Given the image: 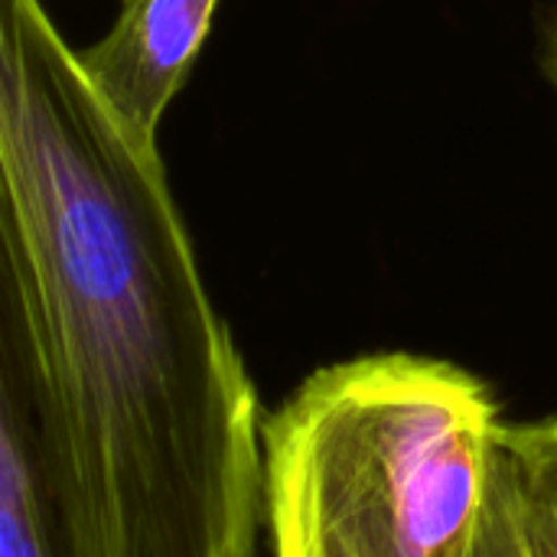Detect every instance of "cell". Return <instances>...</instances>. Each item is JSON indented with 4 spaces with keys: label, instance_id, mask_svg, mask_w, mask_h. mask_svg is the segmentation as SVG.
Returning <instances> with one entry per match:
<instances>
[{
    "label": "cell",
    "instance_id": "1",
    "mask_svg": "<svg viewBox=\"0 0 557 557\" xmlns=\"http://www.w3.org/2000/svg\"><path fill=\"white\" fill-rule=\"evenodd\" d=\"M0 401L59 557H255L264 424L160 144L0 0Z\"/></svg>",
    "mask_w": 557,
    "mask_h": 557
},
{
    "label": "cell",
    "instance_id": "2",
    "mask_svg": "<svg viewBox=\"0 0 557 557\" xmlns=\"http://www.w3.org/2000/svg\"><path fill=\"white\" fill-rule=\"evenodd\" d=\"M503 428L493 388L447 359L317 369L264 421L274 557H473Z\"/></svg>",
    "mask_w": 557,
    "mask_h": 557
},
{
    "label": "cell",
    "instance_id": "3",
    "mask_svg": "<svg viewBox=\"0 0 557 557\" xmlns=\"http://www.w3.org/2000/svg\"><path fill=\"white\" fill-rule=\"evenodd\" d=\"M215 10L219 0H121L111 29L78 49L91 85L147 140L186 85Z\"/></svg>",
    "mask_w": 557,
    "mask_h": 557
},
{
    "label": "cell",
    "instance_id": "4",
    "mask_svg": "<svg viewBox=\"0 0 557 557\" xmlns=\"http://www.w3.org/2000/svg\"><path fill=\"white\" fill-rule=\"evenodd\" d=\"M0 557H59L23 424L0 401Z\"/></svg>",
    "mask_w": 557,
    "mask_h": 557
},
{
    "label": "cell",
    "instance_id": "5",
    "mask_svg": "<svg viewBox=\"0 0 557 557\" xmlns=\"http://www.w3.org/2000/svg\"><path fill=\"white\" fill-rule=\"evenodd\" d=\"M503 463L525 509L557 529V411L503 428Z\"/></svg>",
    "mask_w": 557,
    "mask_h": 557
},
{
    "label": "cell",
    "instance_id": "6",
    "mask_svg": "<svg viewBox=\"0 0 557 557\" xmlns=\"http://www.w3.org/2000/svg\"><path fill=\"white\" fill-rule=\"evenodd\" d=\"M473 557H529L519 499H516L509 470L503 463V454H499V473H496V483H493V493L486 503V516H483V529H480V542H476Z\"/></svg>",
    "mask_w": 557,
    "mask_h": 557
},
{
    "label": "cell",
    "instance_id": "7",
    "mask_svg": "<svg viewBox=\"0 0 557 557\" xmlns=\"http://www.w3.org/2000/svg\"><path fill=\"white\" fill-rule=\"evenodd\" d=\"M516 490V486H512ZM519 499V493H516ZM519 516H522V532H525V545L529 557H557V529L552 522H545L542 516H535L532 509L522 506L519 499Z\"/></svg>",
    "mask_w": 557,
    "mask_h": 557
},
{
    "label": "cell",
    "instance_id": "8",
    "mask_svg": "<svg viewBox=\"0 0 557 557\" xmlns=\"http://www.w3.org/2000/svg\"><path fill=\"white\" fill-rule=\"evenodd\" d=\"M545 72H548V78H552V85H555V91H557V20H552V26H548V42H545Z\"/></svg>",
    "mask_w": 557,
    "mask_h": 557
}]
</instances>
